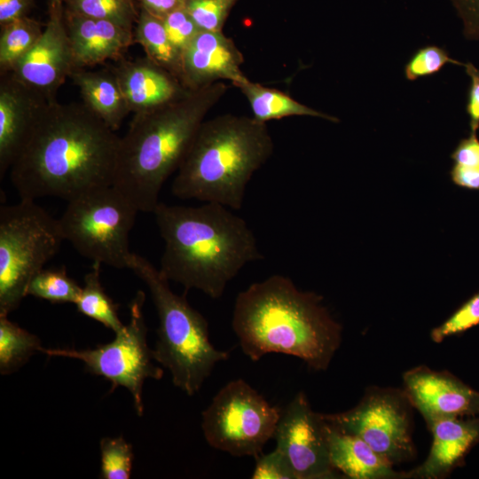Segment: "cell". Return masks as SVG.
I'll return each mask as SVG.
<instances>
[{
    "label": "cell",
    "mask_w": 479,
    "mask_h": 479,
    "mask_svg": "<svg viewBox=\"0 0 479 479\" xmlns=\"http://www.w3.org/2000/svg\"><path fill=\"white\" fill-rule=\"evenodd\" d=\"M120 139L83 103L49 102L10 169L12 183L34 200L113 185Z\"/></svg>",
    "instance_id": "obj_1"
},
{
    "label": "cell",
    "mask_w": 479,
    "mask_h": 479,
    "mask_svg": "<svg viewBox=\"0 0 479 479\" xmlns=\"http://www.w3.org/2000/svg\"><path fill=\"white\" fill-rule=\"evenodd\" d=\"M322 301L283 275L251 284L237 295L232 318L243 353L252 361L270 353L290 355L310 369L326 370L342 327Z\"/></svg>",
    "instance_id": "obj_2"
},
{
    "label": "cell",
    "mask_w": 479,
    "mask_h": 479,
    "mask_svg": "<svg viewBox=\"0 0 479 479\" xmlns=\"http://www.w3.org/2000/svg\"><path fill=\"white\" fill-rule=\"evenodd\" d=\"M153 214L164 241L159 270L185 291L219 299L246 264L263 259L247 223L225 206L160 202Z\"/></svg>",
    "instance_id": "obj_3"
},
{
    "label": "cell",
    "mask_w": 479,
    "mask_h": 479,
    "mask_svg": "<svg viewBox=\"0 0 479 479\" xmlns=\"http://www.w3.org/2000/svg\"><path fill=\"white\" fill-rule=\"evenodd\" d=\"M228 88L219 81L156 109L134 114L120 139L113 185L139 212L153 213L162 185L177 171L205 116Z\"/></svg>",
    "instance_id": "obj_4"
},
{
    "label": "cell",
    "mask_w": 479,
    "mask_h": 479,
    "mask_svg": "<svg viewBox=\"0 0 479 479\" xmlns=\"http://www.w3.org/2000/svg\"><path fill=\"white\" fill-rule=\"evenodd\" d=\"M267 123L226 114L204 121L177 171L174 196L240 210L248 182L272 155Z\"/></svg>",
    "instance_id": "obj_5"
},
{
    "label": "cell",
    "mask_w": 479,
    "mask_h": 479,
    "mask_svg": "<svg viewBox=\"0 0 479 479\" xmlns=\"http://www.w3.org/2000/svg\"><path fill=\"white\" fill-rule=\"evenodd\" d=\"M128 269L145 283L157 310L154 361L169 371L176 387L188 396L194 395L215 366L228 359L229 353L211 343L206 318L190 305L185 296L171 290L169 280L147 259L131 253Z\"/></svg>",
    "instance_id": "obj_6"
},
{
    "label": "cell",
    "mask_w": 479,
    "mask_h": 479,
    "mask_svg": "<svg viewBox=\"0 0 479 479\" xmlns=\"http://www.w3.org/2000/svg\"><path fill=\"white\" fill-rule=\"evenodd\" d=\"M65 240L59 220L34 200L0 208V316L15 310L32 278Z\"/></svg>",
    "instance_id": "obj_7"
},
{
    "label": "cell",
    "mask_w": 479,
    "mask_h": 479,
    "mask_svg": "<svg viewBox=\"0 0 479 479\" xmlns=\"http://www.w3.org/2000/svg\"><path fill=\"white\" fill-rule=\"evenodd\" d=\"M137 207L113 185L90 189L67 200L59 220L65 238L93 263L128 269L129 235Z\"/></svg>",
    "instance_id": "obj_8"
},
{
    "label": "cell",
    "mask_w": 479,
    "mask_h": 479,
    "mask_svg": "<svg viewBox=\"0 0 479 479\" xmlns=\"http://www.w3.org/2000/svg\"><path fill=\"white\" fill-rule=\"evenodd\" d=\"M281 412L241 379L224 386L202 412L207 443L233 456L256 457L273 438Z\"/></svg>",
    "instance_id": "obj_9"
},
{
    "label": "cell",
    "mask_w": 479,
    "mask_h": 479,
    "mask_svg": "<svg viewBox=\"0 0 479 479\" xmlns=\"http://www.w3.org/2000/svg\"><path fill=\"white\" fill-rule=\"evenodd\" d=\"M145 300V293L137 291L129 304V323L115 333V338L108 343L82 350L42 348L40 351L49 357L82 361L89 373L112 383V391L119 386L126 388L133 397L137 414L142 416L145 381L160 380L163 375V370L153 363V350L147 344V327L143 315Z\"/></svg>",
    "instance_id": "obj_10"
},
{
    "label": "cell",
    "mask_w": 479,
    "mask_h": 479,
    "mask_svg": "<svg viewBox=\"0 0 479 479\" xmlns=\"http://www.w3.org/2000/svg\"><path fill=\"white\" fill-rule=\"evenodd\" d=\"M411 406L404 390L373 388L353 408L322 413V417L334 428L361 438L396 465L410 459L415 452Z\"/></svg>",
    "instance_id": "obj_11"
},
{
    "label": "cell",
    "mask_w": 479,
    "mask_h": 479,
    "mask_svg": "<svg viewBox=\"0 0 479 479\" xmlns=\"http://www.w3.org/2000/svg\"><path fill=\"white\" fill-rule=\"evenodd\" d=\"M273 438L287 458L295 479H333L326 422L316 412L304 392H298L281 412Z\"/></svg>",
    "instance_id": "obj_12"
},
{
    "label": "cell",
    "mask_w": 479,
    "mask_h": 479,
    "mask_svg": "<svg viewBox=\"0 0 479 479\" xmlns=\"http://www.w3.org/2000/svg\"><path fill=\"white\" fill-rule=\"evenodd\" d=\"M75 70L74 55L64 20V4L49 5V19L33 48L11 74L49 101Z\"/></svg>",
    "instance_id": "obj_13"
},
{
    "label": "cell",
    "mask_w": 479,
    "mask_h": 479,
    "mask_svg": "<svg viewBox=\"0 0 479 479\" xmlns=\"http://www.w3.org/2000/svg\"><path fill=\"white\" fill-rule=\"evenodd\" d=\"M403 381L409 402L426 423L443 417L479 415V392L448 372L420 365L406 371Z\"/></svg>",
    "instance_id": "obj_14"
},
{
    "label": "cell",
    "mask_w": 479,
    "mask_h": 479,
    "mask_svg": "<svg viewBox=\"0 0 479 479\" xmlns=\"http://www.w3.org/2000/svg\"><path fill=\"white\" fill-rule=\"evenodd\" d=\"M51 101L15 79L1 75L0 177L10 170L46 105Z\"/></svg>",
    "instance_id": "obj_15"
},
{
    "label": "cell",
    "mask_w": 479,
    "mask_h": 479,
    "mask_svg": "<svg viewBox=\"0 0 479 479\" xmlns=\"http://www.w3.org/2000/svg\"><path fill=\"white\" fill-rule=\"evenodd\" d=\"M244 58L233 40L223 32L200 30L182 53V83L196 90L228 80L233 85L247 78Z\"/></svg>",
    "instance_id": "obj_16"
},
{
    "label": "cell",
    "mask_w": 479,
    "mask_h": 479,
    "mask_svg": "<svg viewBox=\"0 0 479 479\" xmlns=\"http://www.w3.org/2000/svg\"><path fill=\"white\" fill-rule=\"evenodd\" d=\"M130 112L145 113L180 99L190 91L182 82L148 58L122 59L110 67Z\"/></svg>",
    "instance_id": "obj_17"
},
{
    "label": "cell",
    "mask_w": 479,
    "mask_h": 479,
    "mask_svg": "<svg viewBox=\"0 0 479 479\" xmlns=\"http://www.w3.org/2000/svg\"><path fill=\"white\" fill-rule=\"evenodd\" d=\"M75 69L106 60L118 61L134 43V30L116 23L73 14L64 11Z\"/></svg>",
    "instance_id": "obj_18"
},
{
    "label": "cell",
    "mask_w": 479,
    "mask_h": 479,
    "mask_svg": "<svg viewBox=\"0 0 479 479\" xmlns=\"http://www.w3.org/2000/svg\"><path fill=\"white\" fill-rule=\"evenodd\" d=\"M443 417L427 423L432 444L427 459L407 472L408 478L440 479L460 465L465 455L479 440V417Z\"/></svg>",
    "instance_id": "obj_19"
},
{
    "label": "cell",
    "mask_w": 479,
    "mask_h": 479,
    "mask_svg": "<svg viewBox=\"0 0 479 479\" xmlns=\"http://www.w3.org/2000/svg\"><path fill=\"white\" fill-rule=\"evenodd\" d=\"M329 458L333 467L351 479H407L394 465L361 438L341 432L326 420Z\"/></svg>",
    "instance_id": "obj_20"
},
{
    "label": "cell",
    "mask_w": 479,
    "mask_h": 479,
    "mask_svg": "<svg viewBox=\"0 0 479 479\" xmlns=\"http://www.w3.org/2000/svg\"><path fill=\"white\" fill-rule=\"evenodd\" d=\"M70 77L79 88L82 103L116 131L130 111L114 72L110 68L98 71L79 68Z\"/></svg>",
    "instance_id": "obj_21"
},
{
    "label": "cell",
    "mask_w": 479,
    "mask_h": 479,
    "mask_svg": "<svg viewBox=\"0 0 479 479\" xmlns=\"http://www.w3.org/2000/svg\"><path fill=\"white\" fill-rule=\"evenodd\" d=\"M234 86L247 98L253 117L262 122L289 116H311L333 122H340L335 116L311 108L281 90L254 82L247 77Z\"/></svg>",
    "instance_id": "obj_22"
},
{
    "label": "cell",
    "mask_w": 479,
    "mask_h": 479,
    "mask_svg": "<svg viewBox=\"0 0 479 479\" xmlns=\"http://www.w3.org/2000/svg\"><path fill=\"white\" fill-rule=\"evenodd\" d=\"M139 10L134 29V43L143 47L145 57L181 81L182 54L169 40L162 20L144 9Z\"/></svg>",
    "instance_id": "obj_23"
},
{
    "label": "cell",
    "mask_w": 479,
    "mask_h": 479,
    "mask_svg": "<svg viewBox=\"0 0 479 479\" xmlns=\"http://www.w3.org/2000/svg\"><path fill=\"white\" fill-rule=\"evenodd\" d=\"M100 263H93L92 270L84 277V285L75 303L77 310L115 333L124 325L118 315V305L106 293L99 279Z\"/></svg>",
    "instance_id": "obj_24"
},
{
    "label": "cell",
    "mask_w": 479,
    "mask_h": 479,
    "mask_svg": "<svg viewBox=\"0 0 479 479\" xmlns=\"http://www.w3.org/2000/svg\"><path fill=\"white\" fill-rule=\"evenodd\" d=\"M1 27L0 70L3 75L12 72L15 65L33 48L45 26L25 16Z\"/></svg>",
    "instance_id": "obj_25"
},
{
    "label": "cell",
    "mask_w": 479,
    "mask_h": 479,
    "mask_svg": "<svg viewBox=\"0 0 479 479\" xmlns=\"http://www.w3.org/2000/svg\"><path fill=\"white\" fill-rule=\"evenodd\" d=\"M0 316V373L11 374L24 365L30 357L43 348L40 339Z\"/></svg>",
    "instance_id": "obj_26"
},
{
    "label": "cell",
    "mask_w": 479,
    "mask_h": 479,
    "mask_svg": "<svg viewBox=\"0 0 479 479\" xmlns=\"http://www.w3.org/2000/svg\"><path fill=\"white\" fill-rule=\"evenodd\" d=\"M64 11L116 23L134 30L139 11L136 0H67Z\"/></svg>",
    "instance_id": "obj_27"
},
{
    "label": "cell",
    "mask_w": 479,
    "mask_h": 479,
    "mask_svg": "<svg viewBox=\"0 0 479 479\" xmlns=\"http://www.w3.org/2000/svg\"><path fill=\"white\" fill-rule=\"evenodd\" d=\"M82 287L70 278L64 267L43 269L27 285L26 294L53 303H75Z\"/></svg>",
    "instance_id": "obj_28"
},
{
    "label": "cell",
    "mask_w": 479,
    "mask_h": 479,
    "mask_svg": "<svg viewBox=\"0 0 479 479\" xmlns=\"http://www.w3.org/2000/svg\"><path fill=\"white\" fill-rule=\"evenodd\" d=\"M103 479H129L134 460L133 448L122 436L104 437L99 443Z\"/></svg>",
    "instance_id": "obj_29"
},
{
    "label": "cell",
    "mask_w": 479,
    "mask_h": 479,
    "mask_svg": "<svg viewBox=\"0 0 479 479\" xmlns=\"http://www.w3.org/2000/svg\"><path fill=\"white\" fill-rule=\"evenodd\" d=\"M446 64L464 66V63L452 59L448 51L437 45H427L418 49L404 66V75L408 81L434 75Z\"/></svg>",
    "instance_id": "obj_30"
},
{
    "label": "cell",
    "mask_w": 479,
    "mask_h": 479,
    "mask_svg": "<svg viewBox=\"0 0 479 479\" xmlns=\"http://www.w3.org/2000/svg\"><path fill=\"white\" fill-rule=\"evenodd\" d=\"M237 0H186L184 6L200 30L223 32L230 12Z\"/></svg>",
    "instance_id": "obj_31"
},
{
    "label": "cell",
    "mask_w": 479,
    "mask_h": 479,
    "mask_svg": "<svg viewBox=\"0 0 479 479\" xmlns=\"http://www.w3.org/2000/svg\"><path fill=\"white\" fill-rule=\"evenodd\" d=\"M479 325V292L466 302L443 324L430 334L434 342L440 343L445 338L459 334Z\"/></svg>",
    "instance_id": "obj_32"
},
{
    "label": "cell",
    "mask_w": 479,
    "mask_h": 479,
    "mask_svg": "<svg viewBox=\"0 0 479 479\" xmlns=\"http://www.w3.org/2000/svg\"><path fill=\"white\" fill-rule=\"evenodd\" d=\"M161 20L169 40L181 54L200 31L185 8L172 12Z\"/></svg>",
    "instance_id": "obj_33"
},
{
    "label": "cell",
    "mask_w": 479,
    "mask_h": 479,
    "mask_svg": "<svg viewBox=\"0 0 479 479\" xmlns=\"http://www.w3.org/2000/svg\"><path fill=\"white\" fill-rule=\"evenodd\" d=\"M255 458L253 479H295L294 474L285 455L278 449Z\"/></svg>",
    "instance_id": "obj_34"
},
{
    "label": "cell",
    "mask_w": 479,
    "mask_h": 479,
    "mask_svg": "<svg viewBox=\"0 0 479 479\" xmlns=\"http://www.w3.org/2000/svg\"><path fill=\"white\" fill-rule=\"evenodd\" d=\"M463 25L467 40H479V0H451Z\"/></svg>",
    "instance_id": "obj_35"
},
{
    "label": "cell",
    "mask_w": 479,
    "mask_h": 479,
    "mask_svg": "<svg viewBox=\"0 0 479 479\" xmlns=\"http://www.w3.org/2000/svg\"><path fill=\"white\" fill-rule=\"evenodd\" d=\"M463 67L470 78L466 111L469 117L471 133H476L479 129V68L471 62L464 63Z\"/></svg>",
    "instance_id": "obj_36"
},
{
    "label": "cell",
    "mask_w": 479,
    "mask_h": 479,
    "mask_svg": "<svg viewBox=\"0 0 479 479\" xmlns=\"http://www.w3.org/2000/svg\"><path fill=\"white\" fill-rule=\"evenodd\" d=\"M451 158L454 163L479 168V138L476 133H470L468 137L461 139L452 153Z\"/></svg>",
    "instance_id": "obj_37"
},
{
    "label": "cell",
    "mask_w": 479,
    "mask_h": 479,
    "mask_svg": "<svg viewBox=\"0 0 479 479\" xmlns=\"http://www.w3.org/2000/svg\"><path fill=\"white\" fill-rule=\"evenodd\" d=\"M35 0H0L1 27L15 20L27 16Z\"/></svg>",
    "instance_id": "obj_38"
},
{
    "label": "cell",
    "mask_w": 479,
    "mask_h": 479,
    "mask_svg": "<svg viewBox=\"0 0 479 479\" xmlns=\"http://www.w3.org/2000/svg\"><path fill=\"white\" fill-rule=\"evenodd\" d=\"M452 181L461 187L479 191V168L454 163L450 171Z\"/></svg>",
    "instance_id": "obj_39"
},
{
    "label": "cell",
    "mask_w": 479,
    "mask_h": 479,
    "mask_svg": "<svg viewBox=\"0 0 479 479\" xmlns=\"http://www.w3.org/2000/svg\"><path fill=\"white\" fill-rule=\"evenodd\" d=\"M186 0H139V8L160 19L184 8Z\"/></svg>",
    "instance_id": "obj_40"
},
{
    "label": "cell",
    "mask_w": 479,
    "mask_h": 479,
    "mask_svg": "<svg viewBox=\"0 0 479 479\" xmlns=\"http://www.w3.org/2000/svg\"><path fill=\"white\" fill-rule=\"evenodd\" d=\"M67 0H49V5L64 4Z\"/></svg>",
    "instance_id": "obj_41"
}]
</instances>
